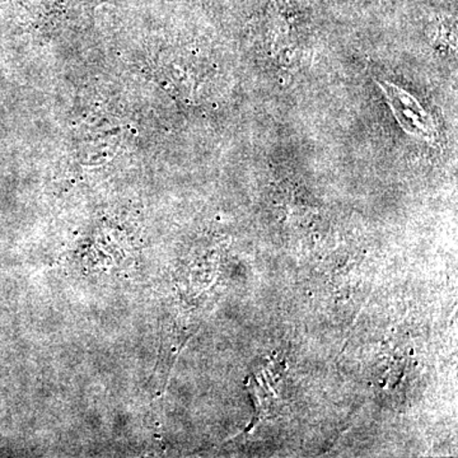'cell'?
I'll use <instances>...</instances> for the list:
<instances>
[{"label":"cell","mask_w":458,"mask_h":458,"mask_svg":"<svg viewBox=\"0 0 458 458\" xmlns=\"http://www.w3.org/2000/svg\"><path fill=\"white\" fill-rule=\"evenodd\" d=\"M378 84L384 89L391 110L403 131L420 140H433L436 137V125L432 117L420 106L414 96L394 84L387 82Z\"/></svg>","instance_id":"cell-1"}]
</instances>
